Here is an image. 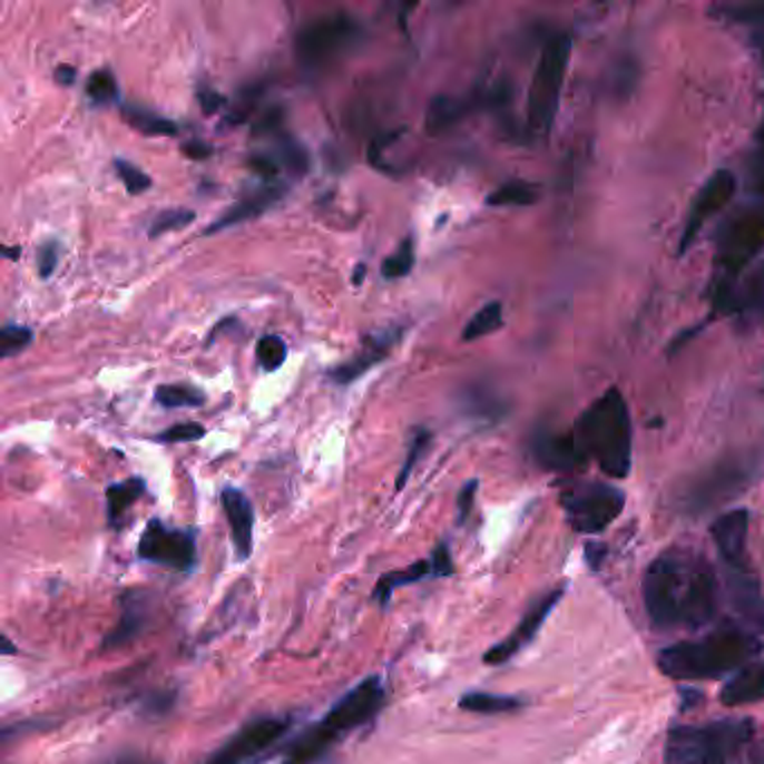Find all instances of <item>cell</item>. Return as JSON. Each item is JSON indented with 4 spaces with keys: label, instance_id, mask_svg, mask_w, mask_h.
Segmentation results:
<instances>
[{
    "label": "cell",
    "instance_id": "obj_47",
    "mask_svg": "<svg viewBox=\"0 0 764 764\" xmlns=\"http://www.w3.org/2000/svg\"><path fill=\"white\" fill-rule=\"evenodd\" d=\"M182 153L190 159H205L214 153V148L207 141H188L182 146Z\"/></svg>",
    "mask_w": 764,
    "mask_h": 764
},
{
    "label": "cell",
    "instance_id": "obj_45",
    "mask_svg": "<svg viewBox=\"0 0 764 764\" xmlns=\"http://www.w3.org/2000/svg\"><path fill=\"white\" fill-rule=\"evenodd\" d=\"M198 99H200V104H203L207 115H212V112H216V110H221L225 106V97L221 92L212 90V88H200L198 90Z\"/></svg>",
    "mask_w": 764,
    "mask_h": 764
},
{
    "label": "cell",
    "instance_id": "obj_2",
    "mask_svg": "<svg viewBox=\"0 0 764 764\" xmlns=\"http://www.w3.org/2000/svg\"><path fill=\"white\" fill-rule=\"evenodd\" d=\"M762 650L760 639L744 628H724L704 639L666 646L657 655L659 670L677 682L719 679L753 662Z\"/></svg>",
    "mask_w": 764,
    "mask_h": 764
},
{
    "label": "cell",
    "instance_id": "obj_38",
    "mask_svg": "<svg viewBox=\"0 0 764 764\" xmlns=\"http://www.w3.org/2000/svg\"><path fill=\"white\" fill-rule=\"evenodd\" d=\"M115 170H117L119 179L124 182V186L130 196H139V194H144V190L150 188V177L141 168H137L133 161L117 157Z\"/></svg>",
    "mask_w": 764,
    "mask_h": 764
},
{
    "label": "cell",
    "instance_id": "obj_10",
    "mask_svg": "<svg viewBox=\"0 0 764 764\" xmlns=\"http://www.w3.org/2000/svg\"><path fill=\"white\" fill-rule=\"evenodd\" d=\"M137 556L146 562L170 567L175 571H190L198 560L196 531L175 529L161 520H150L139 538Z\"/></svg>",
    "mask_w": 764,
    "mask_h": 764
},
{
    "label": "cell",
    "instance_id": "obj_13",
    "mask_svg": "<svg viewBox=\"0 0 764 764\" xmlns=\"http://www.w3.org/2000/svg\"><path fill=\"white\" fill-rule=\"evenodd\" d=\"M562 595H565V590L558 586V588L545 592L542 597H538V599L529 606V610L522 615V619L518 621V626H516L502 641H498L496 646H491V648L484 653L482 662L489 664V666H502V664H507L509 659H513L520 650H525V648L536 639V635L540 633V628H542V624L547 621V617L556 610V606L560 604Z\"/></svg>",
    "mask_w": 764,
    "mask_h": 764
},
{
    "label": "cell",
    "instance_id": "obj_15",
    "mask_svg": "<svg viewBox=\"0 0 764 764\" xmlns=\"http://www.w3.org/2000/svg\"><path fill=\"white\" fill-rule=\"evenodd\" d=\"M711 538L717 547V554L724 562V571L751 569L746 558V538H748V511L733 509L722 513L711 525Z\"/></svg>",
    "mask_w": 764,
    "mask_h": 764
},
{
    "label": "cell",
    "instance_id": "obj_37",
    "mask_svg": "<svg viewBox=\"0 0 764 764\" xmlns=\"http://www.w3.org/2000/svg\"><path fill=\"white\" fill-rule=\"evenodd\" d=\"M32 339H35V334L30 327L6 325L3 332H0V356L10 359V356L23 352L32 343Z\"/></svg>",
    "mask_w": 764,
    "mask_h": 764
},
{
    "label": "cell",
    "instance_id": "obj_24",
    "mask_svg": "<svg viewBox=\"0 0 764 764\" xmlns=\"http://www.w3.org/2000/svg\"><path fill=\"white\" fill-rule=\"evenodd\" d=\"M146 484L141 478H130L124 482H115L106 489V502H108V525L112 529H119L124 522L126 511L144 496Z\"/></svg>",
    "mask_w": 764,
    "mask_h": 764
},
{
    "label": "cell",
    "instance_id": "obj_5",
    "mask_svg": "<svg viewBox=\"0 0 764 764\" xmlns=\"http://www.w3.org/2000/svg\"><path fill=\"white\" fill-rule=\"evenodd\" d=\"M753 735L755 724L748 717L679 724L666 735L664 764H742Z\"/></svg>",
    "mask_w": 764,
    "mask_h": 764
},
{
    "label": "cell",
    "instance_id": "obj_17",
    "mask_svg": "<svg viewBox=\"0 0 764 764\" xmlns=\"http://www.w3.org/2000/svg\"><path fill=\"white\" fill-rule=\"evenodd\" d=\"M531 453L533 460L547 471H575L588 462L577 444L575 433H538L531 442Z\"/></svg>",
    "mask_w": 764,
    "mask_h": 764
},
{
    "label": "cell",
    "instance_id": "obj_3",
    "mask_svg": "<svg viewBox=\"0 0 764 764\" xmlns=\"http://www.w3.org/2000/svg\"><path fill=\"white\" fill-rule=\"evenodd\" d=\"M384 704V682L379 675L365 677L287 746L281 764H319L345 735L372 722Z\"/></svg>",
    "mask_w": 764,
    "mask_h": 764
},
{
    "label": "cell",
    "instance_id": "obj_19",
    "mask_svg": "<svg viewBox=\"0 0 764 764\" xmlns=\"http://www.w3.org/2000/svg\"><path fill=\"white\" fill-rule=\"evenodd\" d=\"M764 699V659H753L737 668L722 686L719 702L724 706H746Z\"/></svg>",
    "mask_w": 764,
    "mask_h": 764
},
{
    "label": "cell",
    "instance_id": "obj_16",
    "mask_svg": "<svg viewBox=\"0 0 764 764\" xmlns=\"http://www.w3.org/2000/svg\"><path fill=\"white\" fill-rule=\"evenodd\" d=\"M221 502L229 522L236 558L245 562L254 551V507L249 498L241 489H234V487L223 489Z\"/></svg>",
    "mask_w": 764,
    "mask_h": 764
},
{
    "label": "cell",
    "instance_id": "obj_50",
    "mask_svg": "<svg viewBox=\"0 0 764 764\" xmlns=\"http://www.w3.org/2000/svg\"><path fill=\"white\" fill-rule=\"evenodd\" d=\"M3 256H6V258H12V261H17V258L21 256V249H17V247H6V249H3Z\"/></svg>",
    "mask_w": 764,
    "mask_h": 764
},
{
    "label": "cell",
    "instance_id": "obj_6",
    "mask_svg": "<svg viewBox=\"0 0 764 764\" xmlns=\"http://www.w3.org/2000/svg\"><path fill=\"white\" fill-rule=\"evenodd\" d=\"M571 59V37L565 32L551 35L533 70L527 97V130L533 137H547L560 106V92Z\"/></svg>",
    "mask_w": 764,
    "mask_h": 764
},
{
    "label": "cell",
    "instance_id": "obj_23",
    "mask_svg": "<svg viewBox=\"0 0 764 764\" xmlns=\"http://www.w3.org/2000/svg\"><path fill=\"white\" fill-rule=\"evenodd\" d=\"M458 706L476 715H505V713H518L520 708H525V699L513 697V695L471 690L460 697Z\"/></svg>",
    "mask_w": 764,
    "mask_h": 764
},
{
    "label": "cell",
    "instance_id": "obj_22",
    "mask_svg": "<svg viewBox=\"0 0 764 764\" xmlns=\"http://www.w3.org/2000/svg\"><path fill=\"white\" fill-rule=\"evenodd\" d=\"M438 579V569H435V562L433 558H424V560H418L413 562L411 567L407 569H395V571H389V575L381 577L374 586V592H372V599L381 606V608H386L391 604V597L402 590V588H409L422 579Z\"/></svg>",
    "mask_w": 764,
    "mask_h": 764
},
{
    "label": "cell",
    "instance_id": "obj_36",
    "mask_svg": "<svg viewBox=\"0 0 764 764\" xmlns=\"http://www.w3.org/2000/svg\"><path fill=\"white\" fill-rule=\"evenodd\" d=\"M431 440H433L431 431H427V429H418V431H415V435H413V442H411V449H409V456H407V460H404V467H402V471H400V476H398V484H395V489H398V491H402V489L407 487V482H409V478H411L413 469L418 467L420 458L427 453V449H429Z\"/></svg>",
    "mask_w": 764,
    "mask_h": 764
},
{
    "label": "cell",
    "instance_id": "obj_44",
    "mask_svg": "<svg viewBox=\"0 0 764 764\" xmlns=\"http://www.w3.org/2000/svg\"><path fill=\"white\" fill-rule=\"evenodd\" d=\"M476 491H478V480H469L460 496H458V522H464L473 509V500H476Z\"/></svg>",
    "mask_w": 764,
    "mask_h": 764
},
{
    "label": "cell",
    "instance_id": "obj_25",
    "mask_svg": "<svg viewBox=\"0 0 764 764\" xmlns=\"http://www.w3.org/2000/svg\"><path fill=\"white\" fill-rule=\"evenodd\" d=\"M467 112H469V104L464 99L438 95L431 99L429 110H427V133L442 135L449 128H453Z\"/></svg>",
    "mask_w": 764,
    "mask_h": 764
},
{
    "label": "cell",
    "instance_id": "obj_49",
    "mask_svg": "<svg viewBox=\"0 0 764 764\" xmlns=\"http://www.w3.org/2000/svg\"><path fill=\"white\" fill-rule=\"evenodd\" d=\"M115 764H159V762H150V760H144L139 755H124Z\"/></svg>",
    "mask_w": 764,
    "mask_h": 764
},
{
    "label": "cell",
    "instance_id": "obj_20",
    "mask_svg": "<svg viewBox=\"0 0 764 764\" xmlns=\"http://www.w3.org/2000/svg\"><path fill=\"white\" fill-rule=\"evenodd\" d=\"M146 619H148L146 595L139 590H128L121 601V617L117 626L104 639V650H117V648L128 646L144 630Z\"/></svg>",
    "mask_w": 764,
    "mask_h": 764
},
{
    "label": "cell",
    "instance_id": "obj_11",
    "mask_svg": "<svg viewBox=\"0 0 764 764\" xmlns=\"http://www.w3.org/2000/svg\"><path fill=\"white\" fill-rule=\"evenodd\" d=\"M290 717H256L234 733L218 751H214L205 764H245L267 753L290 731Z\"/></svg>",
    "mask_w": 764,
    "mask_h": 764
},
{
    "label": "cell",
    "instance_id": "obj_33",
    "mask_svg": "<svg viewBox=\"0 0 764 764\" xmlns=\"http://www.w3.org/2000/svg\"><path fill=\"white\" fill-rule=\"evenodd\" d=\"M194 221H196V214L190 212V209H166V212L157 214V218L150 223L148 236H150V238H157V236H161V234L184 229V227H188Z\"/></svg>",
    "mask_w": 764,
    "mask_h": 764
},
{
    "label": "cell",
    "instance_id": "obj_21",
    "mask_svg": "<svg viewBox=\"0 0 764 764\" xmlns=\"http://www.w3.org/2000/svg\"><path fill=\"white\" fill-rule=\"evenodd\" d=\"M283 196H285V186H281V184H270V186L261 188L258 194H254V196H249V198L236 203L232 209H227L214 225L207 227L205 236H212V234H216V232L229 229V227L241 225V223H245V221H249V218H258V216L265 214L274 203H278Z\"/></svg>",
    "mask_w": 764,
    "mask_h": 764
},
{
    "label": "cell",
    "instance_id": "obj_18",
    "mask_svg": "<svg viewBox=\"0 0 764 764\" xmlns=\"http://www.w3.org/2000/svg\"><path fill=\"white\" fill-rule=\"evenodd\" d=\"M398 339H400V330H395V327L386 330V332H376L374 336L365 339L363 350L356 356H352L347 363L332 370L330 376H332L334 384H350V381L359 379L374 363L384 361L389 356L391 347L398 343Z\"/></svg>",
    "mask_w": 764,
    "mask_h": 764
},
{
    "label": "cell",
    "instance_id": "obj_43",
    "mask_svg": "<svg viewBox=\"0 0 764 764\" xmlns=\"http://www.w3.org/2000/svg\"><path fill=\"white\" fill-rule=\"evenodd\" d=\"M249 168L254 173H258L263 179H270V182H274L276 175H278V164L270 155H252L249 157Z\"/></svg>",
    "mask_w": 764,
    "mask_h": 764
},
{
    "label": "cell",
    "instance_id": "obj_35",
    "mask_svg": "<svg viewBox=\"0 0 764 764\" xmlns=\"http://www.w3.org/2000/svg\"><path fill=\"white\" fill-rule=\"evenodd\" d=\"M256 356H258V363H261L265 370L274 372V370H278V368L285 363V359H287V345H285V341H283L281 336L267 334V336H263V339L258 341V345H256Z\"/></svg>",
    "mask_w": 764,
    "mask_h": 764
},
{
    "label": "cell",
    "instance_id": "obj_26",
    "mask_svg": "<svg viewBox=\"0 0 764 764\" xmlns=\"http://www.w3.org/2000/svg\"><path fill=\"white\" fill-rule=\"evenodd\" d=\"M121 117L139 133L148 137H173L177 133V124L153 112L150 108L137 106V104H124L121 106Z\"/></svg>",
    "mask_w": 764,
    "mask_h": 764
},
{
    "label": "cell",
    "instance_id": "obj_27",
    "mask_svg": "<svg viewBox=\"0 0 764 764\" xmlns=\"http://www.w3.org/2000/svg\"><path fill=\"white\" fill-rule=\"evenodd\" d=\"M540 196V188L525 179H509L491 190L487 205L489 207H529L536 205Z\"/></svg>",
    "mask_w": 764,
    "mask_h": 764
},
{
    "label": "cell",
    "instance_id": "obj_28",
    "mask_svg": "<svg viewBox=\"0 0 764 764\" xmlns=\"http://www.w3.org/2000/svg\"><path fill=\"white\" fill-rule=\"evenodd\" d=\"M733 310L744 312L755 323H764V261L762 265L746 278L742 292H735Z\"/></svg>",
    "mask_w": 764,
    "mask_h": 764
},
{
    "label": "cell",
    "instance_id": "obj_48",
    "mask_svg": "<svg viewBox=\"0 0 764 764\" xmlns=\"http://www.w3.org/2000/svg\"><path fill=\"white\" fill-rule=\"evenodd\" d=\"M55 79H57V84H61V86H72L75 79H77V70H75L72 66H59V68L55 70Z\"/></svg>",
    "mask_w": 764,
    "mask_h": 764
},
{
    "label": "cell",
    "instance_id": "obj_14",
    "mask_svg": "<svg viewBox=\"0 0 764 764\" xmlns=\"http://www.w3.org/2000/svg\"><path fill=\"white\" fill-rule=\"evenodd\" d=\"M753 467H746L744 462L722 464L706 473L686 496V507L693 511H702L706 507H715L724 500H731L742 491L751 480Z\"/></svg>",
    "mask_w": 764,
    "mask_h": 764
},
{
    "label": "cell",
    "instance_id": "obj_32",
    "mask_svg": "<svg viewBox=\"0 0 764 764\" xmlns=\"http://www.w3.org/2000/svg\"><path fill=\"white\" fill-rule=\"evenodd\" d=\"M278 159L287 166L290 173L303 175L310 170V155L301 141L290 135L278 137Z\"/></svg>",
    "mask_w": 764,
    "mask_h": 764
},
{
    "label": "cell",
    "instance_id": "obj_46",
    "mask_svg": "<svg viewBox=\"0 0 764 764\" xmlns=\"http://www.w3.org/2000/svg\"><path fill=\"white\" fill-rule=\"evenodd\" d=\"M283 121V112L281 110H270L258 124H256V128H254V135H267V133H274L276 130V126Z\"/></svg>",
    "mask_w": 764,
    "mask_h": 764
},
{
    "label": "cell",
    "instance_id": "obj_39",
    "mask_svg": "<svg viewBox=\"0 0 764 764\" xmlns=\"http://www.w3.org/2000/svg\"><path fill=\"white\" fill-rule=\"evenodd\" d=\"M464 409L471 413V415H480V418H500L502 415V404L491 398V393L478 389V391H469L464 395Z\"/></svg>",
    "mask_w": 764,
    "mask_h": 764
},
{
    "label": "cell",
    "instance_id": "obj_31",
    "mask_svg": "<svg viewBox=\"0 0 764 764\" xmlns=\"http://www.w3.org/2000/svg\"><path fill=\"white\" fill-rule=\"evenodd\" d=\"M415 265V241L413 236L404 238L402 245L398 247V252L393 256H389L384 261V265H381V274H384V278H404L411 274Z\"/></svg>",
    "mask_w": 764,
    "mask_h": 764
},
{
    "label": "cell",
    "instance_id": "obj_40",
    "mask_svg": "<svg viewBox=\"0 0 764 764\" xmlns=\"http://www.w3.org/2000/svg\"><path fill=\"white\" fill-rule=\"evenodd\" d=\"M207 433V429L198 422H184V424H175L170 429H166L161 435H159V442H166V444H177V442H196V440H203Z\"/></svg>",
    "mask_w": 764,
    "mask_h": 764
},
{
    "label": "cell",
    "instance_id": "obj_1",
    "mask_svg": "<svg viewBox=\"0 0 764 764\" xmlns=\"http://www.w3.org/2000/svg\"><path fill=\"white\" fill-rule=\"evenodd\" d=\"M719 579L693 547H668L644 575L641 597L653 628L662 633L699 630L719 610Z\"/></svg>",
    "mask_w": 764,
    "mask_h": 764
},
{
    "label": "cell",
    "instance_id": "obj_42",
    "mask_svg": "<svg viewBox=\"0 0 764 764\" xmlns=\"http://www.w3.org/2000/svg\"><path fill=\"white\" fill-rule=\"evenodd\" d=\"M433 562H435V569H438V579H447L451 577L456 567H453V554H451V547L449 542H440L433 554H431Z\"/></svg>",
    "mask_w": 764,
    "mask_h": 764
},
{
    "label": "cell",
    "instance_id": "obj_9",
    "mask_svg": "<svg viewBox=\"0 0 764 764\" xmlns=\"http://www.w3.org/2000/svg\"><path fill=\"white\" fill-rule=\"evenodd\" d=\"M764 249V207H751L735 216L717 243V270L724 276L722 285L746 270Z\"/></svg>",
    "mask_w": 764,
    "mask_h": 764
},
{
    "label": "cell",
    "instance_id": "obj_41",
    "mask_svg": "<svg viewBox=\"0 0 764 764\" xmlns=\"http://www.w3.org/2000/svg\"><path fill=\"white\" fill-rule=\"evenodd\" d=\"M59 263V245L55 241L41 245L39 249V258H37V267H39V276L41 278H50L57 270Z\"/></svg>",
    "mask_w": 764,
    "mask_h": 764
},
{
    "label": "cell",
    "instance_id": "obj_7",
    "mask_svg": "<svg viewBox=\"0 0 764 764\" xmlns=\"http://www.w3.org/2000/svg\"><path fill=\"white\" fill-rule=\"evenodd\" d=\"M560 507L577 533H601L621 516L626 493L606 482H575L560 489Z\"/></svg>",
    "mask_w": 764,
    "mask_h": 764
},
{
    "label": "cell",
    "instance_id": "obj_51",
    "mask_svg": "<svg viewBox=\"0 0 764 764\" xmlns=\"http://www.w3.org/2000/svg\"><path fill=\"white\" fill-rule=\"evenodd\" d=\"M363 276H365V265H359L356 272H354V285H361Z\"/></svg>",
    "mask_w": 764,
    "mask_h": 764
},
{
    "label": "cell",
    "instance_id": "obj_30",
    "mask_svg": "<svg viewBox=\"0 0 764 764\" xmlns=\"http://www.w3.org/2000/svg\"><path fill=\"white\" fill-rule=\"evenodd\" d=\"M155 402L164 409H196L205 404V395L190 386L170 384L155 389Z\"/></svg>",
    "mask_w": 764,
    "mask_h": 764
},
{
    "label": "cell",
    "instance_id": "obj_34",
    "mask_svg": "<svg viewBox=\"0 0 764 764\" xmlns=\"http://www.w3.org/2000/svg\"><path fill=\"white\" fill-rule=\"evenodd\" d=\"M86 92L90 97L92 104L97 106H106L110 101L117 99V79L110 70H97L90 75Z\"/></svg>",
    "mask_w": 764,
    "mask_h": 764
},
{
    "label": "cell",
    "instance_id": "obj_8",
    "mask_svg": "<svg viewBox=\"0 0 764 764\" xmlns=\"http://www.w3.org/2000/svg\"><path fill=\"white\" fill-rule=\"evenodd\" d=\"M363 39L361 23L350 14H334L312 21L298 32L296 55L303 68L325 70L350 55Z\"/></svg>",
    "mask_w": 764,
    "mask_h": 764
},
{
    "label": "cell",
    "instance_id": "obj_4",
    "mask_svg": "<svg viewBox=\"0 0 764 764\" xmlns=\"http://www.w3.org/2000/svg\"><path fill=\"white\" fill-rule=\"evenodd\" d=\"M577 444L586 460L615 480L628 478L633 469V420L619 389L604 393L577 422Z\"/></svg>",
    "mask_w": 764,
    "mask_h": 764
},
{
    "label": "cell",
    "instance_id": "obj_52",
    "mask_svg": "<svg viewBox=\"0 0 764 764\" xmlns=\"http://www.w3.org/2000/svg\"><path fill=\"white\" fill-rule=\"evenodd\" d=\"M14 653V646L10 641V637H3V655H12Z\"/></svg>",
    "mask_w": 764,
    "mask_h": 764
},
{
    "label": "cell",
    "instance_id": "obj_29",
    "mask_svg": "<svg viewBox=\"0 0 764 764\" xmlns=\"http://www.w3.org/2000/svg\"><path fill=\"white\" fill-rule=\"evenodd\" d=\"M502 327V303L491 301L480 307L462 330V341H478Z\"/></svg>",
    "mask_w": 764,
    "mask_h": 764
},
{
    "label": "cell",
    "instance_id": "obj_12",
    "mask_svg": "<svg viewBox=\"0 0 764 764\" xmlns=\"http://www.w3.org/2000/svg\"><path fill=\"white\" fill-rule=\"evenodd\" d=\"M737 190V177L728 170V168H719L715 170L697 190V196L688 209L684 229H682V238H679V254H686L688 247L695 243L697 234L702 232V227L715 218L735 196Z\"/></svg>",
    "mask_w": 764,
    "mask_h": 764
}]
</instances>
